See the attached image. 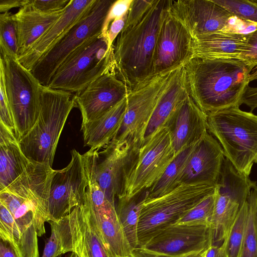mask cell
Instances as JSON below:
<instances>
[{
	"instance_id": "24",
	"label": "cell",
	"mask_w": 257,
	"mask_h": 257,
	"mask_svg": "<svg viewBox=\"0 0 257 257\" xmlns=\"http://www.w3.org/2000/svg\"><path fill=\"white\" fill-rule=\"evenodd\" d=\"M246 43L247 34L229 30L199 36L192 40L191 58L236 59Z\"/></svg>"
},
{
	"instance_id": "41",
	"label": "cell",
	"mask_w": 257,
	"mask_h": 257,
	"mask_svg": "<svg viewBox=\"0 0 257 257\" xmlns=\"http://www.w3.org/2000/svg\"><path fill=\"white\" fill-rule=\"evenodd\" d=\"M127 14L124 16L113 20L109 25L107 32L108 48L111 49L114 41L123 30L127 19Z\"/></svg>"
},
{
	"instance_id": "16",
	"label": "cell",
	"mask_w": 257,
	"mask_h": 257,
	"mask_svg": "<svg viewBox=\"0 0 257 257\" xmlns=\"http://www.w3.org/2000/svg\"><path fill=\"white\" fill-rule=\"evenodd\" d=\"M139 147L129 140H113L102 151H91L94 175L106 197L113 205L122 192L124 176Z\"/></svg>"
},
{
	"instance_id": "31",
	"label": "cell",
	"mask_w": 257,
	"mask_h": 257,
	"mask_svg": "<svg viewBox=\"0 0 257 257\" xmlns=\"http://www.w3.org/2000/svg\"><path fill=\"white\" fill-rule=\"evenodd\" d=\"M248 209L239 257H257V188L247 198Z\"/></svg>"
},
{
	"instance_id": "18",
	"label": "cell",
	"mask_w": 257,
	"mask_h": 257,
	"mask_svg": "<svg viewBox=\"0 0 257 257\" xmlns=\"http://www.w3.org/2000/svg\"><path fill=\"white\" fill-rule=\"evenodd\" d=\"M169 10L186 28L192 39L228 30L234 17L212 0H169Z\"/></svg>"
},
{
	"instance_id": "1",
	"label": "cell",
	"mask_w": 257,
	"mask_h": 257,
	"mask_svg": "<svg viewBox=\"0 0 257 257\" xmlns=\"http://www.w3.org/2000/svg\"><path fill=\"white\" fill-rule=\"evenodd\" d=\"M189 95L206 114L240 106L255 67L236 59L191 58L184 65Z\"/></svg>"
},
{
	"instance_id": "40",
	"label": "cell",
	"mask_w": 257,
	"mask_h": 257,
	"mask_svg": "<svg viewBox=\"0 0 257 257\" xmlns=\"http://www.w3.org/2000/svg\"><path fill=\"white\" fill-rule=\"evenodd\" d=\"M70 0H29L28 4L34 10L43 13H52L65 9Z\"/></svg>"
},
{
	"instance_id": "11",
	"label": "cell",
	"mask_w": 257,
	"mask_h": 257,
	"mask_svg": "<svg viewBox=\"0 0 257 257\" xmlns=\"http://www.w3.org/2000/svg\"><path fill=\"white\" fill-rule=\"evenodd\" d=\"M215 186L210 224L212 244L220 245L250 193L257 188V184L249 176L239 172L225 157Z\"/></svg>"
},
{
	"instance_id": "5",
	"label": "cell",
	"mask_w": 257,
	"mask_h": 257,
	"mask_svg": "<svg viewBox=\"0 0 257 257\" xmlns=\"http://www.w3.org/2000/svg\"><path fill=\"white\" fill-rule=\"evenodd\" d=\"M207 125L225 157L239 172L249 176L257 164V115L233 106L208 114Z\"/></svg>"
},
{
	"instance_id": "27",
	"label": "cell",
	"mask_w": 257,
	"mask_h": 257,
	"mask_svg": "<svg viewBox=\"0 0 257 257\" xmlns=\"http://www.w3.org/2000/svg\"><path fill=\"white\" fill-rule=\"evenodd\" d=\"M31 162L16 136L0 123V191L19 177Z\"/></svg>"
},
{
	"instance_id": "15",
	"label": "cell",
	"mask_w": 257,
	"mask_h": 257,
	"mask_svg": "<svg viewBox=\"0 0 257 257\" xmlns=\"http://www.w3.org/2000/svg\"><path fill=\"white\" fill-rule=\"evenodd\" d=\"M212 244L210 223H174L155 232L139 247L174 257H188L204 252Z\"/></svg>"
},
{
	"instance_id": "7",
	"label": "cell",
	"mask_w": 257,
	"mask_h": 257,
	"mask_svg": "<svg viewBox=\"0 0 257 257\" xmlns=\"http://www.w3.org/2000/svg\"><path fill=\"white\" fill-rule=\"evenodd\" d=\"M115 67L113 47L100 34L76 49L60 66L47 87L78 93L109 69Z\"/></svg>"
},
{
	"instance_id": "22",
	"label": "cell",
	"mask_w": 257,
	"mask_h": 257,
	"mask_svg": "<svg viewBox=\"0 0 257 257\" xmlns=\"http://www.w3.org/2000/svg\"><path fill=\"white\" fill-rule=\"evenodd\" d=\"M96 0H70L61 17L17 60L31 70L35 62L91 9Z\"/></svg>"
},
{
	"instance_id": "4",
	"label": "cell",
	"mask_w": 257,
	"mask_h": 257,
	"mask_svg": "<svg viewBox=\"0 0 257 257\" xmlns=\"http://www.w3.org/2000/svg\"><path fill=\"white\" fill-rule=\"evenodd\" d=\"M72 93L42 85L38 118L19 141L32 162L52 167L58 141L68 115L76 107Z\"/></svg>"
},
{
	"instance_id": "44",
	"label": "cell",
	"mask_w": 257,
	"mask_h": 257,
	"mask_svg": "<svg viewBox=\"0 0 257 257\" xmlns=\"http://www.w3.org/2000/svg\"><path fill=\"white\" fill-rule=\"evenodd\" d=\"M195 255L188 257H193ZM130 257H174L153 252L147 250L143 247H138L134 249L130 255Z\"/></svg>"
},
{
	"instance_id": "3",
	"label": "cell",
	"mask_w": 257,
	"mask_h": 257,
	"mask_svg": "<svg viewBox=\"0 0 257 257\" xmlns=\"http://www.w3.org/2000/svg\"><path fill=\"white\" fill-rule=\"evenodd\" d=\"M169 1L155 0L136 26L122 30L113 45L117 77L131 90L153 76V59Z\"/></svg>"
},
{
	"instance_id": "9",
	"label": "cell",
	"mask_w": 257,
	"mask_h": 257,
	"mask_svg": "<svg viewBox=\"0 0 257 257\" xmlns=\"http://www.w3.org/2000/svg\"><path fill=\"white\" fill-rule=\"evenodd\" d=\"M176 156L169 129L163 127L139 148L117 199L130 200L148 190L160 179Z\"/></svg>"
},
{
	"instance_id": "37",
	"label": "cell",
	"mask_w": 257,
	"mask_h": 257,
	"mask_svg": "<svg viewBox=\"0 0 257 257\" xmlns=\"http://www.w3.org/2000/svg\"><path fill=\"white\" fill-rule=\"evenodd\" d=\"M0 93V123L3 124L16 137L14 119L8 100L4 77L1 72Z\"/></svg>"
},
{
	"instance_id": "14",
	"label": "cell",
	"mask_w": 257,
	"mask_h": 257,
	"mask_svg": "<svg viewBox=\"0 0 257 257\" xmlns=\"http://www.w3.org/2000/svg\"><path fill=\"white\" fill-rule=\"evenodd\" d=\"M71 160L53 177L46 221L58 222L83 201L89 184L87 158L76 150L71 151Z\"/></svg>"
},
{
	"instance_id": "6",
	"label": "cell",
	"mask_w": 257,
	"mask_h": 257,
	"mask_svg": "<svg viewBox=\"0 0 257 257\" xmlns=\"http://www.w3.org/2000/svg\"><path fill=\"white\" fill-rule=\"evenodd\" d=\"M215 189V185L207 184H182L154 198L148 197V191L142 203L138 225L139 246L156 231L176 223Z\"/></svg>"
},
{
	"instance_id": "49",
	"label": "cell",
	"mask_w": 257,
	"mask_h": 257,
	"mask_svg": "<svg viewBox=\"0 0 257 257\" xmlns=\"http://www.w3.org/2000/svg\"><path fill=\"white\" fill-rule=\"evenodd\" d=\"M205 251H206V250H205ZM205 251H204V252H205ZM204 252H202V253H200V254H197V255H195V256H193V257H203V256H204Z\"/></svg>"
},
{
	"instance_id": "39",
	"label": "cell",
	"mask_w": 257,
	"mask_h": 257,
	"mask_svg": "<svg viewBox=\"0 0 257 257\" xmlns=\"http://www.w3.org/2000/svg\"><path fill=\"white\" fill-rule=\"evenodd\" d=\"M236 59L248 62L257 66V29L247 34V43L243 51Z\"/></svg>"
},
{
	"instance_id": "20",
	"label": "cell",
	"mask_w": 257,
	"mask_h": 257,
	"mask_svg": "<svg viewBox=\"0 0 257 257\" xmlns=\"http://www.w3.org/2000/svg\"><path fill=\"white\" fill-rule=\"evenodd\" d=\"M223 149L207 132L196 143L179 181L182 184L216 185L223 160Z\"/></svg>"
},
{
	"instance_id": "2",
	"label": "cell",
	"mask_w": 257,
	"mask_h": 257,
	"mask_svg": "<svg viewBox=\"0 0 257 257\" xmlns=\"http://www.w3.org/2000/svg\"><path fill=\"white\" fill-rule=\"evenodd\" d=\"M42 195L28 185L0 191V237L18 257H39L38 237L45 233Z\"/></svg>"
},
{
	"instance_id": "8",
	"label": "cell",
	"mask_w": 257,
	"mask_h": 257,
	"mask_svg": "<svg viewBox=\"0 0 257 257\" xmlns=\"http://www.w3.org/2000/svg\"><path fill=\"white\" fill-rule=\"evenodd\" d=\"M0 72L20 141L35 124L40 112L42 85L17 59L1 57Z\"/></svg>"
},
{
	"instance_id": "47",
	"label": "cell",
	"mask_w": 257,
	"mask_h": 257,
	"mask_svg": "<svg viewBox=\"0 0 257 257\" xmlns=\"http://www.w3.org/2000/svg\"><path fill=\"white\" fill-rule=\"evenodd\" d=\"M255 79H257V66L252 70L249 76V81L250 82Z\"/></svg>"
},
{
	"instance_id": "43",
	"label": "cell",
	"mask_w": 257,
	"mask_h": 257,
	"mask_svg": "<svg viewBox=\"0 0 257 257\" xmlns=\"http://www.w3.org/2000/svg\"><path fill=\"white\" fill-rule=\"evenodd\" d=\"M29 2V0H0L1 14L8 12L14 8H22Z\"/></svg>"
},
{
	"instance_id": "35",
	"label": "cell",
	"mask_w": 257,
	"mask_h": 257,
	"mask_svg": "<svg viewBox=\"0 0 257 257\" xmlns=\"http://www.w3.org/2000/svg\"><path fill=\"white\" fill-rule=\"evenodd\" d=\"M214 202L215 191L201 201L175 223H210L214 210Z\"/></svg>"
},
{
	"instance_id": "38",
	"label": "cell",
	"mask_w": 257,
	"mask_h": 257,
	"mask_svg": "<svg viewBox=\"0 0 257 257\" xmlns=\"http://www.w3.org/2000/svg\"><path fill=\"white\" fill-rule=\"evenodd\" d=\"M133 0L115 1L110 8L104 20L101 34L107 36V32L111 23L114 20L126 15Z\"/></svg>"
},
{
	"instance_id": "10",
	"label": "cell",
	"mask_w": 257,
	"mask_h": 257,
	"mask_svg": "<svg viewBox=\"0 0 257 257\" xmlns=\"http://www.w3.org/2000/svg\"><path fill=\"white\" fill-rule=\"evenodd\" d=\"M115 1L96 0L89 11L34 64L31 72L47 86L55 72L76 49L102 33L104 20Z\"/></svg>"
},
{
	"instance_id": "13",
	"label": "cell",
	"mask_w": 257,
	"mask_h": 257,
	"mask_svg": "<svg viewBox=\"0 0 257 257\" xmlns=\"http://www.w3.org/2000/svg\"><path fill=\"white\" fill-rule=\"evenodd\" d=\"M177 69L154 75L129 90L123 121L113 140L129 139L139 148L143 145L146 130L159 98Z\"/></svg>"
},
{
	"instance_id": "23",
	"label": "cell",
	"mask_w": 257,
	"mask_h": 257,
	"mask_svg": "<svg viewBox=\"0 0 257 257\" xmlns=\"http://www.w3.org/2000/svg\"><path fill=\"white\" fill-rule=\"evenodd\" d=\"M189 94L185 71L182 66L174 72L160 95L146 130L144 142L166 126Z\"/></svg>"
},
{
	"instance_id": "46",
	"label": "cell",
	"mask_w": 257,
	"mask_h": 257,
	"mask_svg": "<svg viewBox=\"0 0 257 257\" xmlns=\"http://www.w3.org/2000/svg\"><path fill=\"white\" fill-rule=\"evenodd\" d=\"M0 257H18L11 246L7 242L1 240Z\"/></svg>"
},
{
	"instance_id": "45",
	"label": "cell",
	"mask_w": 257,
	"mask_h": 257,
	"mask_svg": "<svg viewBox=\"0 0 257 257\" xmlns=\"http://www.w3.org/2000/svg\"><path fill=\"white\" fill-rule=\"evenodd\" d=\"M203 257H228L222 244L220 245L212 244L204 253Z\"/></svg>"
},
{
	"instance_id": "26",
	"label": "cell",
	"mask_w": 257,
	"mask_h": 257,
	"mask_svg": "<svg viewBox=\"0 0 257 257\" xmlns=\"http://www.w3.org/2000/svg\"><path fill=\"white\" fill-rule=\"evenodd\" d=\"M66 8L55 12L43 13L33 9L28 3L20 9L15 14L19 56L28 50L61 17Z\"/></svg>"
},
{
	"instance_id": "21",
	"label": "cell",
	"mask_w": 257,
	"mask_h": 257,
	"mask_svg": "<svg viewBox=\"0 0 257 257\" xmlns=\"http://www.w3.org/2000/svg\"><path fill=\"white\" fill-rule=\"evenodd\" d=\"M172 145L177 156L198 142L208 132L207 114L189 94L167 123Z\"/></svg>"
},
{
	"instance_id": "17",
	"label": "cell",
	"mask_w": 257,
	"mask_h": 257,
	"mask_svg": "<svg viewBox=\"0 0 257 257\" xmlns=\"http://www.w3.org/2000/svg\"><path fill=\"white\" fill-rule=\"evenodd\" d=\"M192 38L168 11L160 27L153 59V76L178 69L191 58Z\"/></svg>"
},
{
	"instance_id": "48",
	"label": "cell",
	"mask_w": 257,
	"mask_h": 257,
	"mask_svg": "<svg viewBox=\"0 0 257 257\" xmlns=\"http://www.w3.org/2000/svg\"><path fill=\"white\" fill-rule=\"evenodd\" d=\"M67 257H78V256L74 252H71Z\"/></svg>"
},
{
	"instance_id": "36",
	"label": "cell",
	"mask_w": 257,
	"mask_h": 257,
	"mask_svg": "<svg viewBox=\"0 0 257 257\" xmlns=\"http://www.w3.org/2000/svg\"><path fill=\"white\" fill-rule=\"evenodd\" d=\"M155 1V0H133L122 30H127L138 24L152 7Z\"/></svg>"
},
{
	"instance_id": "28",
	"label": "cell",
	"mask_w": 257,
	"mask_h": 257,
	"mask_svg": "<svg viewBox=\"0 0 257 257\" xmlns=\"http://www.w3.org/2000/svg\"><path fill=\"white\" fill-rule=\"evenodd\" d=\"M92 213L104 241L113 257H130L133 250L118 219L115 207L109 204L93 207Z\"/></svg>"
},
{
	"instance_id": "32",
	"label": "cell",
	"mask_w": 257,
	"mask_h": 257,
	"mask_svg": "<svg viewBox=\"0 0 257 257\" xmlns=\"http://www.w3.org/2000/svg\"><path fill=\"white\" fill-rule=\"evenodd\" d=\"M1 57L17 59L19 56L18 30L15 14L10 12L0 15Z\"/></svg>"
},
{
	"instance_id": "12",
	"label": "cell",
	"mask_w": 257,
	"mask_h": 257,
	"mask_svg": "<svg viewBox=\"0 0 257 257\" xmlns=\"http://www.w3.org/2000/svg\"><path fill=\"white\" fill-rule=\"evenodd\" d=\"M56 223L62 254L71 252L78 257H113L94 218L87 188L82 202Z\"/></svg>"
},
{
	"instance_id": "25",
	"label": "cell",
	"mask_w": 257,
	"mask_h": 257,
	"mask_svg": "<svg viewBox=\"0 0 257 257\" xmlns=\"http://www.w3.org/2000/svg\"><path fill=\"white\" fill-rule=\"evenodd\" d=\"M126 104L125 97L99 117L81 125L84 146L89 147L92 151H98L107 146L120 128Z\"/></svg>"
},
{
	"instance_id": "34",
	"label": "cell",
	"mask_w": 257,
	"mask_h": 257,
	"mask_svg": "<svg viewBox=\"0 0 257 257\" xmlns=\"http://www.w3.org/2000/svg\"><path fill=\"white\" fill-rule=\"evenodd\" d=\"M234 17L257 24V1L212 0Z\"/></svg>"
},
{
	"instance_id": "42",
	"label": "cell",
	"mask_w": 257,
	"mask_h": 257,
	"mask_svg": "<svg viewBox=\"0 0 257 257\" xmlns=\"http://www.w3.org/2000/svg\"><path fill=\"white\" fill-rule=\"evenodd\" d=\"M240 105L244 104L250 108V112L257 108V87L247 85L241 97Z\"/></svg>"
},
{
	"instance_id": "19",
	"label": "cell",
	"mask_w": 257,
	"mask_h": 257,
	"mask_svg": "<svg viewBox=\"0 0 257 257\" xmlns=\"http://www.w3.org/2000/svg\"><path fill=\"white\" fill-rule=\"evenodd\" d=\"M129 89L116 75L113 67L74 96L81 113L82 124L94 120L126 97Z\"/></svg>"
},
{
	"instance_id": "30",
	"label": "cell",
	"mask_w": 257,
	"mask_h": 257,
	"mask_svg": "<svg viewBox=\"0 0 257 257\" xmlns=\"http://www.w3.org/2000/svg\"><path fill=\"white\" fill-rule=\"evenodd\" d=\"M196 143L187 148L175 157L160 179L148 190V197L163 195L179 186V179Z\"/></svg>"
},
{
	"instance_id": "29",
	"label": "cell",
	"mask_w": 257,
	"mask_h": 257,
	"mask_svg": "<svg viewBox=\"0 0 257 257\" xmlns=\"http://www.w3.org/2000/svg\"><path fill=\"white\" fill-rule=\"evenodd\" d=\"M147 193L148 190L130 200L117 199V214L133 249L139 247L138 225L142 203Z\"/></svg>"
},
{
	"instance_id": "33",
	"label": "cell",
	"mask_w": 257,
	"mask_h": 257,
	"mask_svg": "<svg viewBox=\"0 0 257 257\" xmlns=\"http://www.w3.org/2000/svg\"><path fill=\"white\" fill-rule=\"evenodd\" d=\"M248 206L247 199L235 219L222 243L228 257H239L243 239Z\"/></svg>"
}]
</instances>
